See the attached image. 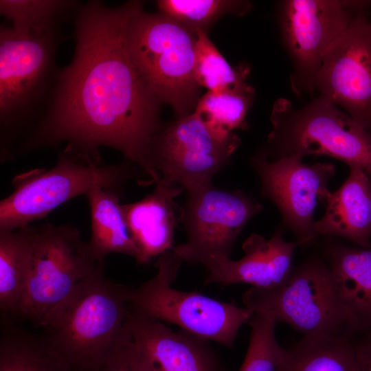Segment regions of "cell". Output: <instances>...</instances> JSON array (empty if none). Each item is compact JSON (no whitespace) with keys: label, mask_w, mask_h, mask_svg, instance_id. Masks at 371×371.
<instances>
[{"label":"cell","mask_w":371,"mask_h":371,"mask_svg":"<svg viewBox=\"0 0 371 371\" xmlns=\"http://www.w3.org/2000/svg\"><path fill=\"white\" fill-rule=\"evenodd\" d=\"M143 2L109 7L100 1L82 4L75 14V50L59 69L47 108L21 144L16 155L66 147L102 161L99 148L120 152L157 183L150 151L161 128L159 102L136 68L128 30Z\"/></svg>","instance_id":"obj_1"},{"label":"cell","mask_w":371,"mask_h":371,"mask_svg":"<svg viewBox=\"0 0 371 371\" xmlns=\"http://www.w3.org/2000/svg\"><path fill=\"white\" fill-rule=\"evenodd\" d=\"M60 27L22 33L0 26V135L1 162L16 152L51 100L59 69Z\"/></svg>","instance_id":"obj_2"},{"label":"cell","mask_w":371,"mask_h":371,"mask_svg":"<svg viewBox=\"0 0 371 371\" xmlns=\"http://www.w3.org/2000/svg\"><path fill=\"white\" fill-rule=\"evenodd\" d=\"M98 263L52 313L45 335L78 371L95 370L126 334L131 288L109 280Z\"/></svg>","instance_id":"obj_3"},{"label":"cell","mask_w":371,"mask_h":371,"mask_svg":"<svg viewBox=\"0 0 371 371\" xmlns=\"http://www.w3.org/2000/svg\"><path fill=\"white\" fill-rule=\"evenodd\" d=\"M139 174L126 159L105 165L65 147L52 168L33 169L13 179V192L0 202V231L31 225L97 187L122 193L132 179L141 184Z\"/></svg>","instance_id":"obj_4"},{"label":"cell","mask_w":371,"mask_h":371,"mask_svg":"<svg viewBox=\"0 0 371 371\" xmlns=\"http://www.w3.org/2000/svg\"><path fill=\"white\" fill-rule=\"evenodd\" d=\"M272 130L260 151L276 159L290 155H326L359 166L371 177V133L319 95L301 107L285 98L274 103Z\"/></svg>","instance_id":"obj_5"},{"label":"cell","mask_w":371,"mask_h":371,"mask_svg":"<svg viewBox=\"0 0 371 371\" xmlns=\"http://www.w3.org/2000/svg\"><path fill=\"white\" fill-rule=\"evenodd\" d=\"M196 35L163 13L143 8L128 30L131 58L160 102L170 104L179 117L194 111L200 86L194 75Z\"/></svg>","instance_id":"obj_6"},{"label":"cell","mask_w":371,"mask_h":371,"mask_svg":"<svg viewBox=\"0 0 371 371\" xmlns=\"http://www.w3.org/2000/svg\"><path fill=\"white\" fill-rule=\"evenodd\" d=\"M158 258L156 275L131 288L129 308L147 318L177 325L204 339L232 347L253 311L195 291L173 288L183 260L173 249Z\"/></svg>","instance_id":"obj_7"},{"label":"cell","mask_w":371,"mask_h":371,"mask_svg":"<svg viewBox=\"0 0 371 371\" xmlns=\"http://www.w3.org/2000/svg\"><path fill=\"white\" fill-rule=\"evenodd\" d=\"M245 307L264 313L304 335L352 336L325 260L308 258L280 286L251 287L243 295Z\"/></svg>","instance_id":"obj_8"},{"label":"cell","mask_w":371,"mask_h":371,"mask_svg":"<svg viewBox=\"0 0 371 371\" xmlns=\"http://www.w3.org/2000/svg\"><path fill=\"white\" fill-rule=\"evenodd\" d=\"M71 223L36 226L32 258L19 314L36 326L49 317L98 262Z\"/></svg>","instance_id":"obj_9"},{"label":"cell","mask_w":371,"mask_h":371,"mask_svg":"<svg viewBox=\"0 0 371 371\" xmlns=\"http://www.w3.org/2000/svg\"><path fill=\"white\" fill-rule=\"evenodd\" d=\"M180 207L179 223L186 242L174 247L175 252L190 264L206 268L230 258L236 240L248 222L263 206L241 190H227L212 183L186 191Z\"/></svg>","instance_id":"obj_10"},{"label":"cell","mask_w":371,"mask_h":371,"mask_svg":"<svg viewBox=\"0 0 371 371\" xmlns=\"http://www.w3.org/2000/svg\"><path fill=\"white\" fill-rule=\"evenodd\" d=\"M240 144L234 132L213 129L193 112L161 126L152 144L151 161L160 181L187 191L212 183Z\"/></svg>","instance_id":"obj_11"},{"label":"cell","mask_w":371,"mask_h":371,"mask_svg":"<svg viewBox=\"0 0 371 371\" xmlns=\"http://www.w3.org/2000/svg\"><path fill=\"white\" fill-rule=\"evenodd\" d=\"M356 12L349 1L280 2V33L292 62L290 82L295 94L300 96L316 90V78L326 54L347 29Z\"/></svg>","instance_id":"obj_12"},{"label":"cell","mask_w":371,"mask_h":371,"mask_svg":"<svg viewBox=\"0 0 371 371\" xmlns=\"http://www.w3.org/2000/svg\"><path fill=\"white\" fill-rule=\"evenodd\" d=\"M303 158L290 155L270 159L258 152L250 159L260 181L261 195L278 209L285 227L300 246L312 244L318 236L315 208L330 194L328 184L335 172L332 164H307Z\"/></svg>","instance_id":"obj_13"},{"label":"cell","mask_w":371,"mask_h":371,"mask_svg":"<svg viewBox=\"0 0 371 371\" xmlns=\"http://www.w3.org/2000/svg\"><path fill=\"white\" fill-rule=\"evenodd\" d=\"M315 87L371 133V20L365 10L326 54Z\"/></svg>","instance_id":"obj_14"},{"label":"cell","mask_w":371,"mask_h":371,"mask_svg":"<svg viewBox=\"0 0 371 371\" xmlns=\"http://www.w3.org/2000/svg\"><path fill=\"white\" fill-rule=\"evenodd\" d=\"M132 351L142 371H227L210 344L129 308L126 322Z\"/></svg>","instance_id":"obj_15"},{"label":"cell","mask_w":371,"mask_h":371,"mask_svg":"<svg viewBox=\"0 0 371 371\" xmlns=\"http://www.w3.org/2000/svg\"><path fill=\"white\" fill-rule=\"evenodd\" d=\"M297 246V242L284 240L280 229L269 240L251 234L243 243L244 256L237 260L227 258L207 267L208 275L204 284L247 283L258 289L276 288L291 273Z\"/></svg>","instance_id":"obj_16"},{"label":"cell","mask_w":371,"mask_h":371,"mask_svg":"<svg viewBox=\"0 0 371 371\" xmlns=\"http://www.w3.org/2000/svg\"><path fill=\"white\" fill-rule=\"evenodd\" d=\"M184 189L159 181L154 191L141 200L122 204L128 232L139 253L136 261L148 264L174 248L175 231L180 210L175 199Z\"/></svg>","instance_id":"obj_17"},{"label":"cell","mask_w":371,"mask_h":371,"mask_svg":"<svg viewBox=\"0 0 371 371\" xmlns=\"http://www.w3.org/2000/svg\"><path fill=\"white\" fill-rule=\"evenodd\" d=\"M352 336L371 328V247L328 242L324 249Z\"/></svg>","instance_id":"obj_18"},{"label":"cell","mask_w":371,"mask_h":371,"mask_svg":"<svg viewBox=\"0 0 371 371\" xmlns=\"http://www.w3.org/2000/svg\"><path fill=\"white\" fill-rule=\"evenodd\" d=\"M326 210L315 222L317 235L339 237L358 247H371V177L359 166L350 167L348 178L331 192Z\"/></svg>","instance_id":"obj_19"},{"label":"cell","mask_w":371,"mask_h":371,"mask_svg":"<svg viewBox=\"0 0 371 371\" xmlns=\"http://www.w3.org/2000/svg\"><path fill=\"white\" fill-rule=\"evenodd\" d=\"M0 371H78L45 335L32 333L2 313Z\"/></svg>","instance_id":"obj_20"},{"label":"cell","mask_w":371,"mask_h":371,"mask_svg":"<svg viewBox=\"0 0 371 371\" xmlns=\"http://www.w3.org/2000/svg\"><path fill=\"white\" fill-rule=\"evenodd\" d=\"M122 193L102 187L88 192L91 217L89 245L98 261L117 253L138 259V250L131 238L120 203Z\"/></svg>","instance_id":"obj_21"},{"label":"cell","mask_w":371,"mask_h":371,"mask_svg":"<svg viewBox=\"0 0 371 371\" xmlns=\"http://www.w3.org/2000/svg\"><path fill=\"white\" fill-rule=\"evenodd\" d=\"M36 225L0 231V308L19 314L30 273Z\"/></svg>","instance_id":"obj_22"},{"label":"cell","mask_w":371,"mask_h":371,"mask_svg":"<svg viewBox=\"0 0 371 371\" xmlns=\"http://www.w3.org/2000/svg\"><path fill=\"white\" fill-rule=\"evenodd\" d=\"M353 337L304 335L277 371H359Z\"/></svg>","instance_id":"obj_23"},{"label":"cell","mask_w":371,"mask_h":371,"mask_svg":"<svg viewBox=\"0 0 371 371\" xmlns=\"http://www.w3.org/2000/svg\"><path fill=\"white\" fill-rule=\"evenodd\" d=\"M82 4L74 0H1L0 14L17 32H42L60 27Z\"/></svg>","instance_id":"obj_24"},{"label":"cell","mask_w":371,"mask_h":371,"mask_svg":"<svg viewBox=\"0 0 371 371\" xmlns=\"http://www.w3.org/2000/svg\"><path fill=\"white\" fill-rule=\"evenodd\" d=\"M254 95V89L248 84L234 90L207 91L201 96L194 112L210 127L223 133L246 129V116Z\"/></svg>","instance_id":"obj_25"},{"label":"cell","mask_w":371,"mask_h":371,"mask_svg":"<svg viewBox=\"0 0 371 371\" xmlns=\"http://www.w3.org/2000/svg\"><path fill=\"white\" fill-rule=\"evenodd\" d=\"M249 68L245 65L232 67L210 41L206 32L196 34L194 75L200 87L221 92L247 85Z\"/></svg>","instance_id":"obj_26"},{"label":"cell","mask_w":371,"mask_h":371,"mask_svg":"<svg viewBox=\"0 0 371 371\" xmlns=\"http://www.w3.org/2000/svg\"><path fill=\"white\" fill-rule=\"evenodd\" d=\"M159 12L176 20L196 35L206 32L222 16L246 14L251 9L248 1L228 0H159L157 1Z\"/></svg>","instance_id":"obj_27"},{"label":"cell","mask_w":371,"mask_h":371,"mask_svg":"<svg viewBox=\"0 0 371 371\" xmlns=\"http://www.w3.org/2000/svg\"><path fill=\"white\" fill-rule=\"evenodd\" d=\"M248 324L249 344L239 371H277L288 352L276 337L277 322L264 313L254 311Z\"/></svg>","instance_id":"obj_28"},{"label":"cell","mask_w":371,"mask_h":371,"mask_svg":"<svg viewBox=\"0 0 371 371\" xmlns=\"http://www.w3.org/2000/svg\"><path fill=\"white\" fill-rule=\"evenodd\" d=\"M93 371H142L134 357L127 332L122 341Z\"/></svg>","instance_id":"obj_29"},{"label":"cell","mask_w":371,"mask_h":371,"mask_svg":"<svg viewBox=\"0 0 371 371\" xmlns=\"http://www.w3.org/2000/svg\"><path fill=\"white\" fill-rule=\"evenodd\" d=\"M358 335L354 346L359 371H371V328Z\"/></svg>","instance_id":"obj_30"}]
</instances>
